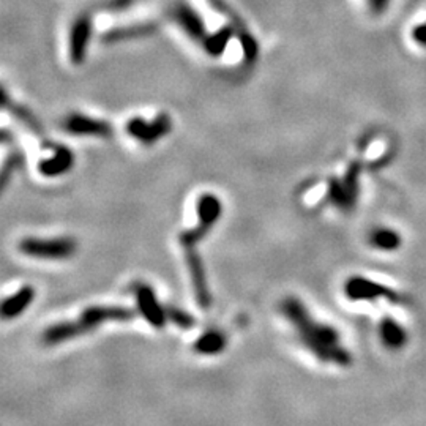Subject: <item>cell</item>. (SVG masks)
Here are the masks:
<instances>
[{
    "label": "cell",
    "instance_id": "6da1fadb",
    "mask_svg": "<svg viewBox=\"0 0 426 426\" xmlns=\"http://www.w3.org/2000/svg\"><path fill=\"white\" fill-rule=\"evenodd\" d=\"M281 313L296 327L297 335L305 344V348L309 349L316 357H319L322 361H336L339 365L349 364L346 350L338 348L336 330L311 319L300 300L293 297L284 298L281 302Z\"/></svg>",
    "mask_w": 426,
    "mask_h": 426
},
{
    "label": "cell",
    "instance_id": "7a4b0ae2",
    "mask_svg": "<svg viewBox=\"0 0 426 426\" xmlns=\"http://www.w3.org/2000/svg\"><path fill=\"white\" fill-rule=\"evenodd\" d=\"M135 318V311L123 307H90L79 316L76 321L60 322L51 325L43 333V343L46 346H54L73 338L83 336L85 333L95 330L96 327L108 321H130Z\"/></svg>",
    "mask_w": 426,
    "mask_h": 426
},
{
    "label": "cell",
    "instance_id": "3957f363",
    "mask_svg": "<svg viewBox=\"0 0 426 426\" xmlns=\"http://www.w3.org/2000/svg\"><path fill=\"white\" fill-rule=\"evenodd\" d=\"M196 212H198V226L183 231L180 237H178L183 248H194L196 244H199L210 232V229L220 220L223 204L218 199V196L204 193L199 196L198 204H196Z\"/></svg>",
    "mask_w": 426,
    "mask_h": 426
},
{
    "label": "cell",
    "instance_id": "277c9868",
    "mask_svg": "<svg viewBox=\"0 0 426 426\" xmlns=\"http://www.w3.org/2000/svg\"><path fill=\"white\" fill-rule=\"evenodd\" d=\"M78 250V244L71 237L59 239H37L27 237L19 241V251L22 255L51 259V261H62V259L71 257Z\"/></svg>",
    "mask_w": 426,
    "mask_h": 426
},
{
    "label": "cell",
    "instance_id": "5b68a950",
    "mask_svg": "<svg viewBox=\"0 0 426 426\" xmlns=\"http://www.w3.org/2000/svg\"><path fill=\"white\" fill-rule=\"evenodd\" d=\"M172 130V120L168 114H158L152 122H147L142 117H133L130 119L125 125V131L128 136L133 137L137 142L151 146L160 141L161 137L168 136Z\"/></svg>",
    "mask_w": 426,
    "mask_h": 426
},
{
    "label": "cell",
    "instance_id": "8992f818",
    "mask_svg": "<svg viewBox=\"0 0 426 426\" xmlns=\"http://www.w3.org/2000/svg\"><path fill=\"white\" fill-rule=\"evenodd\" d=\"M94 32V22L89 13H84L74 19L70 28V37H68V53L73 65L84 63L87 56V48Z\"/></svg>",
    "mask_w": 426,
    "mask_h": 426
},
{
    "label": "cell",
    "instance_id": "52a82bcc",
    "mask_svg": "<svg viewBox=\"0 0 426 426\" xmlns=\"http://www.w3.org/2000/svg\"><path fill=\"white\" fill-rule=\"evenodd\" d=\"M135 297H136L137 309H139L142 318L152 327H155V329H163L166 325L168 314H166V308L160 305L152 287L144 283L135 284Z\"/></svg>",
    "mask_w": 426,
    "mask_h": 426
},
{
    "label": "cell",
    "instance_id": "ba28073f",
    "mask_svg": "<svg viewBox=\"0 0 426 426\" xmlns=\"http://www.w3.org/2000/svg\"><path fill=\"white\" fill-rule=\"evenodd\" d=\"M63 128L74 136H90L108 139L114 135L112 125L103 119L84 116V114H70L63 120Z\"/></svg>",
    "mask_w": 426,
    "mask_h": 426
},
{
    "label": "cell",
    "instance_id": "9c48e42d",
    "mask_svg": "<svg viewBox=\"0 0 426 426\" xmlns=\"http://www.w3.org/2000/svg\"><path fill=\"white\" fill-rule=\"evenodd\" d=\"M185 250V261L189 270V276H191V283H193V291L196 296V300L201 308H210L212 305V293L209 289V284H207V276H205V269L203 264V259H201L199 253L196 251V248H183Z\"/></svg>",
    "mask_w": 426,
    "mask_h": 426
},
{
    "label": "cell",
    "instance_id": "30bf717a",
    "mask_svg": "<svg viewBox=\"0 0 426 426\" xmlns=\"http://www.w3.org/2000/svg\"><path fill=\"white\" fill-rule=\"evenodd\" d=\"M53 155L38 163V172L44 177H59L67 174L74 166V155L62 144H51Z\"/></svg>",
    "mask_w": 426,
    "mask_h": 426
},
{
    "label": "cell",
    "instance_id": "8fae6325",
    "mask_svg": "<svg viewBox=\"0 0 426 426\" xmlns=\"http://www.w3.org/2000/svg\"><path fill=\"white\" fill-rule=\"evenodd\" d=\"M174 19L189 38L194 40V42H204V38L207 37L204 21L191 5L185 2L177 3L174 8Z\"/></svg>",
    "mask_w": 426,
    "mask_h": 426
},
{
    "label": "cell",
    "instance_id": "7c38bea8",
    "mask_svg": "<svg viewBox=\"0 0 426 426\" xmlns=\"http://www.w3.org/2000/svg\"><path fill=\"white\" fill-rule=\"evenodd\" d=\"M35 298V289L32 286H24L13 293V296L7 297L2 303V318L3 319H15L19 314L31 307V303Z\"/></svg>",
    "mask_w": 426,
    "mask_h": 426
},
{
    "label": "cell",
    "instance_id": "4fadbf2b",
    "mask_svg": "<svg viewBox=\"0 0 426 426\" xmlns=\"http://www.w3.org/2000/svg\"><path fill=\"white\" fill-rule=\"evenodd\" d=\"M226 348V336L220 330H209L194 343V350L201 355H216Z\"/></svg>",
    "mask_w": 426,
    "mask_h": 426
},
{
    "label": "cell",
    "instance_id": "5bb4252c",
    "mask_svg": "<svg viewBox=\"0 0 426 426\" xmlns=\"http://www.w3.org/2000/svg\"><path fill=\"white\" fill-rule=\"evenodd\" d=\"M157 31V26L155 24H136V26H128V27H119V28H111L105 33L103 40L108 43L114 42H123V40L130 38H141L146 35H151Z\"/></svg>",
    "mask_w": 426,
    "mask_h": 426
},
{
    "label": "cell",
    "instance_id": "9a60e30c",
    "mask_svg": "<svg viewBox=\"0 0 426 426\" xmlns=\"http://www.w3.org/2000/svg\"><path fill=\"white\" fill-rule=\"evenodd\" d=\"M234 33H235L234 26H226L220 28L218 32L207 35L203 42L205 53L212 57H220L224 51H226L228 43L231 42Z\"/></svg>",
    "mask_w": 426,
    "mask_h": 426
},
{
    "label": "cell",
    "instance_id": "2e32d148",
    "mask_svg": "<svg viewBox=\"0 0 426 426\" xmlns=\"http://www.w3.org/2000/svg\"><path fill=\"white\" fill-rule=\"evenodd\" d=\"M3 106L7 108V109H10V111L13 112L15 116L18 117L22 123H26V125L28 126V128L35 131L37 135L42 133V131H43L42 125H40V122H38V120H37L35 117H33V114H32L31 111H28L27 108L16 105L15 101H10V98H8L7 92H5V90H3Z\"/></svg>",
    "mask_w": 426,
    "mask_h": 426
},
{
    "label": "cell",
    "instance_id": "e0dca14e",
    "mask_svg": "<svg viewBox=\"0 0 426 426\" xmlns=\"http://www.w3.org/2000/svg\"><path fill=\"white\" fill-rule=\"evenodd\" d=\"M329 201L341 209H348V207L352 205L355 203V199L349 194V191L344 187L343 180H338V178H332L329 183Z\"/></svg>",
    "mask_w": 426,
    "mask_h": 426
},
{
    "label": "cell",
    "instance_id": "ac0fdd59",
    "mask_svg": "<svg viewBox=\"0 0 426 426\" xmlns=\"http://www.w3.org/2000/svg\"><path fill=\"white\" fill-rule=\"evenodd\" d=\"M240 37V43H241V49H244V57H245V63H255L257 59L259 54V46L256 38L251 35V33L246 31L237 32Z\"/></svg>",
    "mask_w": 426,
    "mask_h": 426
},
{
    "label": "cell",
    "instance_id": "d6986e66",
    "mask_svg": "<svg viewBox=\"0 0 426 426\" xmlns=\"http://www.w3.org/2000/svg\"><path fill=\"white\" fill-rule=\"evenodd\" d=\"M166 314H168V319L172 322V324L180 327V329L188 330V329H193V327L196 325V321L193 316L180 308L166 307Z\"/></svg>",
    "mask_w": 426,
    "mask_h": 426
},
{
    "label": "cell",
    "instance_id": "ffe728a7",
    "mask_svg": "<svg viewBox=\"0 0 426 426\" xmlns=\"http://www.w3.org/2000/svg\"><path fill=\"white\" fill-rule=\"evenodd\" d=\"M374 244L379 245V246H384V248H390L391 244H393L395 240V235L393 232L390 231H377L376 234H374Z\"/></svg>",
    "mask_w": 426,
    "mask_h": 426
},
{
    "label": "cell",
    "instance_id": "44dd1931",
    "mask_svg": "<svg viewBox=\"0 0 426 426\" xmlns=\"http://www.w3.org/2000/svg\"><path fill=\"white\" fill-rule=\"evenodd\" d=\"M412 38L416 40V42H417L420 46H426V24L414 27V31H412Z\"/></svg>",
    "mask_w": 426,
    "mask_h": 426
},
{
    "label": "cell",
    "instance_id": "7402d4cb",
    "mask_svg": "<svg viewBox=\"0 0 426 426\" xmlns=\"http://www.w3.org/2000/svg\"><path fill=\"white\" fill-rule=\"evenodd\" d=\"M390 0H370L371 3V10L374 13H382V11L387 8Z\"/></svg>",
    "mask_w": 426,
    "mask_h": 426
}]
</instances>
